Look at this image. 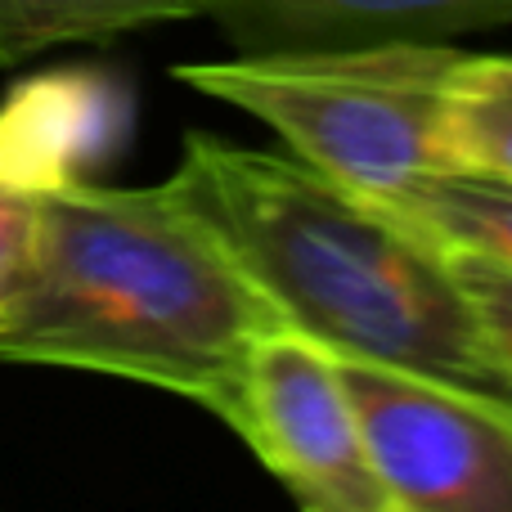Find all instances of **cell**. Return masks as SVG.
Instances as JSON below:
<instances>
[{"label": "cell", "mask_w": 512, "mask_h": 512, "mask_svg": "<svg viewBox=\"0 0 512 512\" xmlns=\"http://www.w3.org/2000/svg\"><path fill=\"white\" fill-rule=\"evenodd\" d=\"M36 256V189L18 180V171L0 153V319L23 292Z\"/></svg>", "instance_id": "7c38bea8"}, {"label": "cell", "mask_w": 512, "mask_h": 512, "mask_svg": "<svg viewBox=\"0 0 512 512\" xmlns=\"http://www.w3.org/2000/svg\"><path fill=\"white\" fill-rule=\"evenodd\" d=\"M270 328L274 306L167 180L36 189V256L0 319V360L149 382L216 414Z\"/></svg>", "instance_id": "7a4b0ae2"}, {"label": "cell", "mask_w": 512, "mask_h": 512, "mask_svg": "<svg viewBox=\"0 0 512 512\" xmlns=\"http://www.w3.org/2000/svg\"><path fill=\"white\" fill-rule=\"evenodd\" d=\"M126 126V90L113 77L72 72L50 77V86H36L32 95L14 99L9 113H0V153L32 189L86 180V167L122 144Z\"/></svg>", "instance_id": "52a82bcc"}, {"label": "cell", "mask_w": 512, "mask_h": 512, "mask_svg": "<svg viewBox=\"0 0 512 512\" xmlns=\"http://www.w3.org/2000/svg\"><path fill=\"white\" fill-rule=\"evenodd\" d=\"M243 54L450 41L512 23V0H194Z\"/></svg>", "instance_id": "8992f818"}, {"label": "cell", "mask_w": 512, "mask_h": 512, "mask_svg": "<svg viewBox=\"0 0 512 512\" xmlns=\"http://www.w3.org/2000/svg\"><path fill=\"white\" fill-rule=\"evenodd\" d=\"M441 153L450 171L512 180V54H463L441 104Z\"/></svg>", "instance_id": "9c48e42d"}, {"label": "cell", "mask_w": 512, "mask_h": 512, "mask_svg": "<svg viewBox=\"0 0 512 512\" xmlns=\"http://www.w3.org/2000/svg\"><path fill=\"white\" fill-rule=\"evenodd\" d=\"M176 18H194V0H0V68L54 45L108 41Z\"/></svg>", "instance_id": "30bf717a"}, {"label": "cell", "mask_w": 512, "mask_h": 512, "mask_svg": "<svg viewBox=\"0 0 512 512\" xmlns=\"http://www.w3.org/2000/svg\"><path fill=\"white\" fill-rule=\"evenodd\" d=\"M216 418L248 441L301 508L391 512L364 454L337 360L297 328L283 324L256 337Z\"/></svg>", "instance_id": "5b68a950"}, {"label": "cell", "mask_w": 512, "mask_h": 512, "mask_svg": "<svg viewBox=\"0 0 512 512\" xmlns=\"http://www.w3.org/2000/svg\"><path fill=\"white\" fill-rule=\"evenodd\" d=\"M441 252L450 261L454 279H459L463 297H468L472 315H477L486 346L495 351V360L504 364V373L512 378V270L499 261H486V256H472V252H450V248H441Z\"/></svg>", "instance_id": "8fae6325"}, {"label": "cell", "mask_w": 512, "mask_h": 512, "mask_svg": "<svg viewBox=\"0 0 512 512\" xmlns=\"http://www.w3.org/2000/svg\"><path fill=\"white\" fill-rule=\"evenodd\" d=\"M167 189L274 315L328 355L414 373L512 418V378L432 239L306 162L207 131L185 135Z\"/></svg>", "instance_id": "6da1fadb"}, {"label": "cell", "mask_w": 512, "mask_h": 512, "mask_svg": "<svg viewBox=\"0 0 512 512\" xmlns=\"http://www.w3.org/2000/svg\"><path fill=\"white\" fill-rule=\"evenodd\" d=\"M337 378L391 512H512V418L382 364L337 360Z\"/></svg>", "instance_id": "277c9868"}, {"label": "cell", "mask_w": 512, "mask_h": 512, "mask_svg": "<svg viewBox=\"0 0 512 512\" xmlns=\"http://www.w3.org/2000/svg\"><path fill=\"white\" fill-rule=\"evenodd\" d=\"M463 50L445 41H387L351 50L243 54L180 63L176 77L265 122L292 158L351 194H387L423 171H450L441 104Z\"/></svg>", "instance_id": "3957f363"}, {"label": "cell", "mask_w": 512, "mask_h": 512, "mask_svg": "<svg viewBox=\"0 0 512 512\" xmlns=\"http://www.w3.org/2000/svg\"><path fill=\"white\" fill-rule=\"evenodd\" d=\"M436 248L472 252L512 270V180L481 171H423L387 194H360Z\"/></svg>", "instance_id": "ba28073f"}]
</instances>
